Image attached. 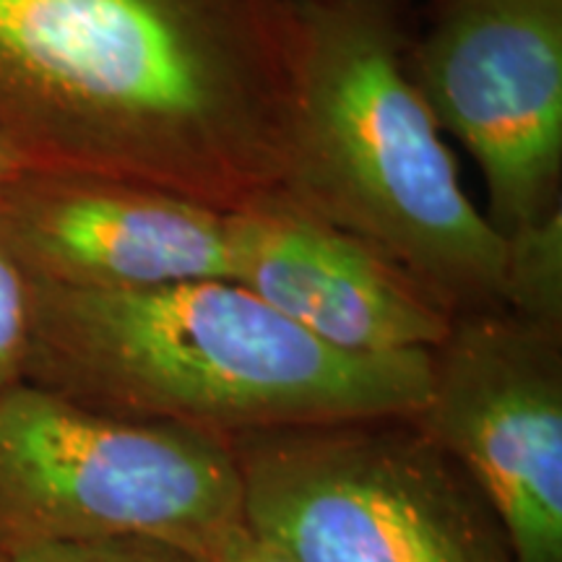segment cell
<instances>
[{"label":"cell","instance_id":"cell-14","mask_svg":"<svg viewBox=\"0 0 562 562\" xmlns=\"http://www.w3.org/2000/svg\"><path fill=\"white\" fill-rule=\"evenodd\" d=\"M26 167H32L30 161L21 159L19 154L11 149V146H5L3 140H0V191H3V188L9 186L16 175L24 172Z\"/></svg>","mask_w":562,"mask_h":562},{"label":"cell","instance_id":"cell-12","mask_svg":"<svg viewBox=\"0 0 562 562\" xmlns=\"http://www.w3.org/2000/svg\"><path fill=\"white\" fill-rule=\"evenodd\" d=\"M3 562H206V560L199 558V554L182 550V547L157 542V539L128 537V539H110V542L47 547V550H34Z\"/></svg>","mask_w":562,"mask_h":562},{"label":"cell","instance_id":"cell-13","mask_svg":"<svg viewBox=\"0 0 562 562\" xmlns=\"http://www.w3.org/2000/svg\"><path fill=\"white\" fill-rule=\"evenodd\" d=\"M206 562H292L284 552H279L277 547L263 542L261 537H256L248 526L240 524L235 529H229L222 539H216V544L203 554Z\"/></svg>","mask_w":562,"mask_h":562},{"label":"cell","instance_id":"cell-1","mask_svg":"<svg viewBox=\"0 0 562 562\" xmlns=\"http://www.w3.org/2000/svg\"><path fill=\"white\" fill-rule=\"evenodd\" d=\"M292 0H0V140L32 167L227 211L279 191Z\"/></svg>","mask_w":562,"mask_h":562},{"label":"cell","instance_id":"cell-2","mask_svg":"<svg viewBox=\"0 0 562 562\" xmlns=\"http://www.w3.org/2000/svg\"><path fill=\"white\" fill-rule=\"evenodd\" d=\"M24 383L222 438L417 414L430 351L349 355L229 279L83 292L30 279Z\"/></svg>","mask_w":562,"mask_h":562},{"label":"cell","instance_id":"cell-7","mask_svg":"<svg viewBox=\"0 0 562 562\" xmlns=\"http://www.w3.org/2000/svg\"><path fill=\"white\" fill-rule=\"evenodd\" d=\"M414 419L487 497L513 560L562 562V328L456 315Z\"/></svg>","mask_w":562,"mask_h":562},{"label":"cell","instance_id":"cell-5","mask_svg":"<svg viewBox=\"0 0 562 562\" xmlns=\"http://www.w3.org/2000/svg\"><path fill=\"white\" fill-rule=\"evenodd\" d=\"M240 524L229 438L91 412L24 381L0 396V560L128 537L203 558Z\"/></svg>","mask_w":562,"mask_h":562},{"label":"cell","instance_id":"cell-3","mask_svg":"<svg viewBox=\"0 0 562 562\" xmlns=\"http://www.w3.org/2000/svg\"><path fill=\"white\" fill-rule=\"evenodd\" d=\"M297 102L279 191L398 263L451 315L503 311V237L461 188L393 0H292Z\"/></svg>","mask_w":562,"mask_h":562},{"label":"cell","instance_id":"cell-6","mask_svg":"<svg viewBox=\"0 0 562 562\" xmlns=\"http://www.w3.org/2000/svg\"><path fill=\"white\" fill-rule=\"evenodd\" d=\"M409 70L501 235L562 209V0H435Z\"/></svg>","mask_w":562,"mask_h":562},{"label":"cell","instance_id":"cell-11","mask_svg":"<svg viewBox=\"0 0 562 562\" xmlns=\"http://www.w3.org/2000/svg\"><path fill=\"white\" fill-rule=\"evenodd\" d=\"M30 279L0 250V396L24 381Z\"/></svg>","mask_w":562,"mask_h":562},{"label":"cell","instance_id":"cell-8","mask_svg":"<svg viewBox=\"0 0 562 562\" xmlns=\"http://www.w3.org/2000/svg\"><path fill=\"white\" fill-rule=\"evenodd\" d=\"M0 250L83 292L235 281L232 211L110 175L26 167L0 191Z\"/></svg>","mask_w":562,"mask_h":562},{"label":"cell","instance_id":"cell-10","mask_svg":"<svg viewBox=\"0 0 562 562\" xmlns=\"http://www.w3.org/2000/svg\"><path fill=\"white\" fill-rule=\"evenodd\" d=\"M503 237V311L562 328V209Z\"/></svg>","mask_w":562,"mask_h":562},{"label":"cell","instance_id":"cell-4","mask_svg":"<svg viewBox=\"0 0 562 562\" xmlns=\"http://www.w3.org/2000/svg\"><path fill=\"white\" fill-rule=\"evenodd\" d=\"M243 524L292 562H516L487 497L414 414L232 438Z\"/></svg>","mask_w":562,"mask_h":562},{"label":"cell","instance_id":"cell-15","mask_svg":"<svg viewBox=\"0 0 562 562\" xmlns=\"http://www.w3.org/2000/svg\"><path fill=\"white\" fill-rule=\"evenodd\" d=\"M0 562H3V560H0Z\"/></svg>","mask_w":562,"mask_h":562},{"label":"cell","instance_id":"cell-9","mask_svg":"<svg viewBox=\"0 0 562 562\" xmlns=\"http://www.w3.org/2000/svg\"><path fill=\"white\" fill-rule=\"evenodd\" d=\"M235 281L349 355L432 351L453 315L412 273L284 191L232 211Z\"/></svg>","mask_w":562,"mask_h":562}]
</instances>
